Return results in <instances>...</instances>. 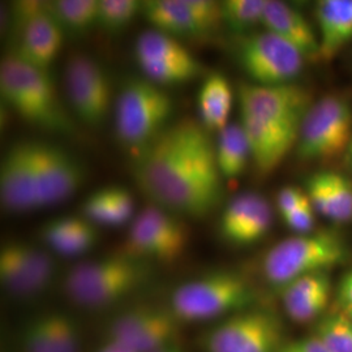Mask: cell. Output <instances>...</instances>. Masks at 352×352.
I'll use <instances>...</instances> for the list:
<instances>
[{"instance_id":"ba28073f","label":"cell","mask_w":352,"mask_h":352,"mask_svg":"<svg viewBox=\"0 0 352 352\" xmlns=\"http://www.w3.org/2000/svg\"><path fill=\"white\" fill-rule=\"evenodd\" d=\"M8 28L14 39L13 55L25 63L50 71L67 34L51 13L49 1H16L10 13Z\"/></svg>"},{"instance_id":"7402d4cb","label":"cell","mask_w":352,"mask_h":352,"mask_svg":"<svg viewBox=\"0 0 352 352\" xmlns=\"http://www.w3.org/2000/svg\"><path fill=\"white\" fill-rule=\"evenodd\" d=\"M133 197L122 187L102 188L91 193L82 202L84 218L93 225L120 226L133 215Z\"/></svg>"},{"instance_id":"7a4b0ae2","label":"cell","mask_w":352,"mask_h":352,"mask_svg":"<svg viewBox=\"0 0 352 352\" xmlns=\"http://www.w3.org/2000/svg\"><path fill=\"white\" fill-rule=\"evenodd\" d=\"M0 94L28 123L52 133H74V122L59 100L50 71L8 54L0 63Z\"/></svg>"},{"instance_id":"ac0fdd59","label":"cell","mask_w":352,"mask_h":352,"mask_svg":"<svg viewBox=\"0 0 352 352\" xmlns=\"http://www.w3.org/2000/svg\"><path fill=\"white\" fill-rule=\"evenodd\" d=\"M141 14L153 29L176 39H197L212 33L192 12L187 0H145Z\"/></svg>"},{"instance_id":"6da1fadb","label":"cell","mask_w":352,"mask_h":352,"mask_svg":"<svg viewBox=\"0 0 352 352\" xmlns=\"http://www.w3.org/2000/svg\"><path fill=\"white\" fill-rule=\"evenodd\" d=\"M132 174L153 204L176 215L204 218L222 197V175L209 132L184 118L133 155Z\"/></svg>"},{"instance_id":"5bb4252c","label":"cell","mask_w":352,"mask_h":352,"mask_svg":"<svg viewBox=\"0 0 352 352\" xmlns=\"http://www.w3.org/2000/svg\"><path fill=\"white\" fill-rule=\"evenodd\" d=\"M39 208L72 197L85 180L84 166L72 153L50 142L32 141Z\"/></svg>"},{"instance_id":"30bf717a","label":"cell","mask_w":352,"mask_h":352,"mask_svg":"<svg viewBox=\"0 0 352 352\" xmlns=\"http://www.w3.org/2000/svg\"><path fill=\"white\" fill-rule=\"evenodd\" d=\"M283 343L277 316L252 308L225 317L202 338L205 352H278Z\"/></svg>"},{"instance_id":"60d3db41","label":"cell","mask_w":352,"mask_h":352,"mask_svg":"<svg viewBox=\"0 0 352 352\" xmlns=\"http://www.w3.org/2000/svg\"><path fill=\"white\" fill-rule=\"evenodd\" d=\"M315 208L311 200L302 204L300 208L295 209L294 212L282 215L286 225L296 231L299 235L312 232L315 226Z\"/></svg>"},{"instance_id":"5b68a950","label":"cell","mask_w":352,"mask_h":352,"mask_svg":"<svg viewBox=\"0 0 352 352\" xmlns=\"http://www.w3.org/2000/svg\"><path fill=\"white\" fill-rule=\"evenodd\" d=\"M347 256L346 243L337 232L302 234L279 241L267 252L263 272L270 285L282 289L298 278L343 264Z\"/></svg>"},{"instance_id":"9a60e30c","label":"cell","mask_w":352,"mask_h":352,"mask_svg":"<svg viewBox=\"0 0 352 352\" xmlns=\"http://www.w3.org/2000/svg\"><path fill=\"white\" fill-rule=\"evenodd\" d=\"M0 200L10 213L41 209L32 141L16 142L6 151L0 164Z\"/></svg>"},{"instance_id":"4fadbf2b","label":"cell","mask_w":352,"mask_h":352,"mask_svg":"<svg viewBox=\"0 0 352 352\" xmlns=\"http://www.w3.org/2000/svg\"><path fill=\"white\" fill-rule=\"evenodd\" d=\"M238 97L241 113L253 115L298 136L302 120L312 106L309 93L292 82L282 85L241 84Z\"/></svg>"},{"instance_id":"d6986e66","label":"cell","mask_w":352,"mask_h":352,"mask_svg":"<svg viewBox=\"0 0 352 352\" xmlns=\"http://www.w3.org/2000/svg\"><path fill=\"white\" fill-rule=\"evenodd\" d=\"M320 26L318 59L330 62L352 39V0H322L316 10Z\"/></svg>"},{"instance_id":"3957f363","label":"cell","mask_w":352,"mask_h":352,"mask_svg":"<svg viewBox=\"0 0 352 352\" xmlns=\"http://www.w3.org/2000/svg\"><path fill=\"white\" fill-rule=\"evenodd\" d=\"M151 277V264L118 252L74 266L63 289L77 305L101 308L123 300Z\"/></svg>"},{"instance_id":"603a6c76","label":"cell","mask_w":352,"mask_h":352,"mask_svg":"<svg viewBox=\"0 0 352 352\" xmlns=\"http://www.w3.org/2000/svg\"><path fill=\"white\" fill-rule=\"evenodd\" d=\"M215 153L223 179H236L244 173L251 151L241 124L231 123L218 133Z\"/></svg>"},{"instance_id":"7c38bea8","label":"cell","mask_w":352,"mask_h":352,"mask_svg":"<svg viewBox=\"0 0 352 352\" xmlns=\"http://www.w3.org/2000/svg\"><path fill=\"white\" fill-rule=\"evenodd\" d=\"M68 101L85 126H101L115 103L110 77L101 64L84 54L69 58L64 69Z\"/></svg>"},{"instance_id":"74e56055","label":"cell","mask_w":352,"mask_h":352,"mask_svg":"<svg viewBox=\"0 0 352 352\" xmlns=\"http://www.w3.org/2000/svg\"><path fill=\"white\" fill-rule=\"evenodd\" d=\"M89 223L91 222H89L85 218H77V217L56 218L45 223V226L41 230V236L49 247H52L55 243L65 239L67 236L85 228Z\"/></svg>"},{"instance_id":"ab89813d","label":"cell","mask_w":352,"mask_h":352,"mask_svg":"<svg viewBox=\"0 0 352 352\" xmlns=\"http://www.w3.org/2000/svg\"><path fill=\"white\" fill-rule=\"evenodd\" d=\"M330 183L340 210V222L352 219V182L342 174L330 171Z\"/></svg>"},{"instance_id":"4dcf8cb0","label":"cell","mask_w":352,"mask_h":352,"mask_svg":"<svg viewBox=\"0 0 352 352\" xmlns=\"http://www.w3.org/2000/svg\"><path fill=\"white\" fill-rule=\"evenodd\" d=\"M261 197L263 196L258 193L245 192L228 202L219 222L221 234L225 239L231 243L234 241L240 228L245 223L247 218L253 212Z\"/></svg>"},{"instance_id":"e0dca14e","label":"cell","mask_w":352,"mask_h":352,"mask_svg":"<svg viewBox=\"0 0 352 352\" xmlns=\"http://www.w3.org/2000/svg\"><path fill=\"white\" fill-rule=\"evenodd\" d=\"M263 25L266 30L289 42L305 59L316 60L320 55V38L302 13L287 3L267 0Z\"/></svg>"},{"instance_id":"7bdbcfd3","label":"cell","mask_w":352,"mask_h":352,"mask_svg":"<svg viewBox=\"0 0 352 352\" xmlns=\"http://www.w3.org/2000/svg\"><path fill=\"white\" fill-rule=\"evenodd\" d=\"M278 352H331L327 346L316 338L315 336H309L300 340L285 342Z\"/></svg>"},{"instance_id":"ee69618b","label":"cell","mask_w":352,"mask_h":352,"mask_svg":"<svg viewBox=\"0 0 352 352\" xmlns=\"http://www.w3.org/2000/svg\"><path fill=\"white\" fill-rule=\"evenodd\" d=\"M337 299L338 302L343 307L346 305H351L352 304V270L349 273H346L338 286L337 291Z\"/></svg>"},{"instance_id":"484cf974","label":"cell","mask_w":352,"mask_h":352,"mask_svg":"<svg viewBox=\"0 0 352 352\" xmlns=\"http://www.w3.org/2000/svg\"><path fill=\"white\" fill-rule=\"evenodd\" d=\"M164 309L154 305H139L113 317L106 327V340L113 343H124L136 337L153 321H155Z\"/></svg>"},{"instance_id":"83f0119b","label":"cell","mask_w":352,"mask_h":352,"mask_svg":"<svg viewBox=\"0 0 352 352\" xmlns=\"http://www.w3.org/2000/svg\"><path fill=\"white\" fill-rule=\"evenodd\" d=\"M141 10L140 0H100L97 28L110 36L119 34L131 25Z\"/></svg>"},{"instance_id":"e575fe53","label":"cell","mask_w":352,"mask_h":352,"mask_svg":"<svg viewBox=\"0 0 352 352\" xmlns=\"http://www.w3.org/2000/svg\"><path fill=\"white\" fill-rule=\"evenodd\" d=\"M273 223V212L270 204L261 197L256 208L247 218L245 223L240 228L238 235L232 243L235 244H252L263 239Z\"/></svg>"},{"instance_id":"277c9868","label":"cell","mask_w":352,"mask_h":352,"mask_svg":"<svg viewBox=\"0 0 352 352\" xmlns=\"http://www.w3.org/2000/svg\"><path fill=\"white\" fill-rule=\"evenodd\" d=\"M173 113L174 101L162 87L144 76L128 77L115 97V133L136 155L170 126Z\"/></svg>"},{"instance_id":"7dc6e473","label":"cell","mask_w":352,"mask_h":352,"mask_svg":"<svg viewBox=\"0 0 352 352\" xmlns=\"http://www.w3.org/2000/svg\"><path fill=\"white\" fill-rule=\"evenodd\" d=\"M347 161H349V164L352 167V140L350 145H349V149H347Z\"/></svg>"},{"instance_id":"d590c367","label":"cell","mask_w":352,"mask_h":352,"mask_svg":"<svg viewBox=\"0 0 352 352\" xmlns=\"http://www.w3.org/2000/svg\"><path fill=\"white\" fill-rule=\"evenodd\" d=\"M20 344L23 352H54L45 315H39L26 322L21 329Z\"/></svg>"},{"instance_id":"836d02e7","label":"cell","mask_w":352,"mask_h":352,"mask_svg":"<svg viewBox=\"0 0 352 352\" xmlns=\"http://www.w3.org/2000/svg\"><path fill=\"white\" fill-rule=\"evenodd\" d=\"M325 289H331V282L327 272L314 273L298 278L289 282L285 287H282L280 299L283 302V307L286 308L296 302H302Z\"/></svg>"},{"instance_id":"b9f144b4","label":"cell","mask_w":352,"mask_h":352,"mask_svg":"<svg viewBox=\"0 0 352 352\" xmlns=\"http://www.w3.org/2000/svg\"><path fill=\"white\" fill-rule=\"evenodd\" d=\"M309 200L307 192L296 187H285L278 192L277 204L280 215L291 213Z\"/></svg>"},{"instance_id":"d4e9b609","label":"cell","mask_w":352,"mask_h":352,"mask_svg":"<svg viewBox=\"0 0 352 352\" xmlns=\"http://www.w3.org/2000/svg\"><path fill=\"white\" fill-rule=\"evenodd\" d=\"M0 279L7 291L19 298H32L43 292L23 264L13 241L1 247Z\"/></svg>"},{"instance_id":"f546056e","label":"cell","mask_w":352,"mask_h":352,"mask_svg":"<svg viewBox=\"0 0 352 352\" xmlns=\"http://www.w3.org/2000/svg\"><path fill=\"white\" fill-rule=\"evenodd\" d=\"M13 244L30 276L42 291H45L54 280L56 270V265L50 253L23 241H13Z\"/></svg>"},{"instance_id":"8fae6325","label":"cell","mask_w":352,"mask_h":352,"mask_svg":"<svg viewBox=\"0 0 352 352\" xmlns=\"http://www.w3.org/2000/svg\"><path fill=\"white\" fill-rule=\"evenodd\" d=\"M236 58L256 85L291 84L302 74L305 62L294 46L269 30L240 38Z\"/></svg>"},{"instance_id":"9c48e42d","label":"cell","mask_w":352,"mask_h":352,"mask_svg":"<svg viewBox=\"0 0 352 352\" xmlns=\"http://www.w3.org/2000/svg\"><path fill=\"white\" fill-rule=\"evenodd\" d=\"M352 140V109L340 97L327 96L305 115L298 139L302 160H329L347 151Z\"/></svg>"},{"instance_id":"cb8c5ba5","label":"cell","mask_w":352,"mask_h":352,"mask_svg":"<svg viewBox=\"0 0 352 352\" xmlns=\"http://www.w3.org/2000/svg\"><path fill=\"white\" fill-rule=\"evenodd\" d=\"M100 0H55L49 1L50 11L65 34L85 36L97 28Z\"/></svg>"},{"instance_id":"8d00e7d4","label":"cell","mask_w":352,"mask_h":352,"mask_svg":"<svg viewBox=\"0 0 352 352\" xmlns=\"http://www.w3.org/2000/svg\"><path fill=\"white\" fill-rule=\"evenodd\" d=\"M97 241L98 232L93 223H89L85 228L55 243L51 248L64 256H78L90 251L97 244Z\"/></svg>"},{"instance_id":"4316f807","label":"cell","mask_w":352,"mask_h":352,"mask_svg":"<svg viewBox=\"0 0 352 352\" xmlns=\"http://www.w3.org/2000/svg\"><path fill=\"white\" fill-rule=\"evenodd\" d=\"M267 0H226L221 1L222 25L236 36H247L253 26L263 24Z\"/></svg>"},{"instance_id":"d6a6232c","label":"cell","mask_w":352,"mask_h":352,"mask_svg":"<svg viewBox=\"0 0 352 352\" xmlns=\"http://www.w3.org/2000/svg\"><path fill=\"white\" fill-rule=\"evenodd\" d=\"M307 195L317 213L334 222H340V210L330 183V171L311 176L307 180Z\"/></svg>"},{"instance_id":"f1b7e54d","label":"cell","mask_w":352,"mask_h":352,"mask_svg":"<svg viewBox=\"0 0 352 352\" xmlns=\"http://www.w3.org/2000/svg\"><path fill=\"white\" fill-rule=\"evenodd\" d=\"M314 336L331 352H352V322L343 312L321 318Z\"/></svg>"},{"instance_id":"f35d334b","label":"cell","mask_w":352,"mask_h":352,"mask_svg":"<svg viewBox=\"0 0 352 352\" xmlns=\"http://www.w3.org/2000/svg\"><path fill=\"white\" fill-rule=\"evenodd\" d=\"M330 291L331 289L321 291L302 302L286 307L285 311L292 321L299 324L315 320L327 309V304L330 300Z\"/></svg>"},{"instance_id":"f6af8a7d","label":"cell","mask_w":352,"mask_h":352,"mask_svg":"<svg viewBox=\"0 0 352 352\" xmlns=\"http://www.w3.org/2000/svg\"><path fill=\"white\" fill-rule=\"evenodd\" d=\"M153 352H184V350H183V347L176 342V343L168 344V346H166V347H162V349Z\"/></svg>"},{"instance_id":"ffe728a7","label":"cell","mask_w":352,"mask_h":352,"mask_svg":"<svg viewBox=\"0 0 352 352\" xmlns=\"http://www.w3.org/2000/svg\"><path fill=\"white\" fill-rule=\"evenodd\" d=\"M135 56L138 63L179 65L205 71V65L179 39L155 29L140 34L135 45Z\"/></svg>"},{"instance_id":"2e32d148","label":"cell","mask_w":352,"mask_h":352,"mask_svg":"<svg viewBox=\"0 0 352 352\" xmlns=\"http://www.w3.org/2000/svg\"><path fill=\"white\" fill-rule=\"evenodd\" d=\"M241 126L250 145L251 158L261 174H270L276 170L299 136L272 126L264 120L241 113Z\"/></svg>"},{"instance_id":"44dd1931","label":"cell","mask_w":352,"mask_h":352,"mask_svg":"<svg viewBox=\"0 0 352 352\" xmlns=\"http://www.w3.org/2000/svg\"><path fill=\"white\" fill-rule=\"evenodd\" d=\"M234 93L226 77L221 74H210L205 77L199 96V115L202 126L210 132H221L226 128L232 110Z\"/></svg>"},{"instance_id":"8992f818","label":"cell","mask_w":352,"mask_h":352,"mask_svg":"<svg viewBox=\"0 0 352 352\" xmlns=\"http://www.w3.org/2000/svg\"><path fill=\"white\" fill-rule=\"evenodd\" d=\"M256 300L251 283L232 272H214L174 291L171 312L179 321H205L250 309Z\"/></svg>"},{"instance_id":"bcb514c9","label":"cell","mask_w":352,"mask_h":352,"mask_svg":"<svg viewBox=\"0 0 352 352\" xmlns=\"http://www.w3.org/2000/svg\"><path fill=\"white\" fill-rule=\"evenodd\" d=\"M344 315L347 316L350 320H351L352 322V304L351 305H346V307H343V311H342Z\"/></svg>"},{"instance_id":"1f68e13d","label":"cell","mask_w":352,"mask_h":352,"mask_svg":"<svg viewBox=\"0 0 352 352\" xmlns=\"http://www.w3.org/2000/svg\"><path fill=\"white\" fill-rule=\"evenodd\" d=\"M54 352H80V331L75 320L63 312L46 314Z\"/></svg>"},{"instance_id":"52a82bcc","label":"cell","mask_w":352,"mask_h":352,"mask_svg":"<svg viewBox=\"0 0 352 352\" xmlns=\"http://www.w3.org/2000/svg\"><path fill=\"white\" fill-rule=\"evenodd\" d=\"M190 231L180 215L155 204L135 218L119 252L146 263H174L187 251Z\"/></svg>"}]
</instances>
